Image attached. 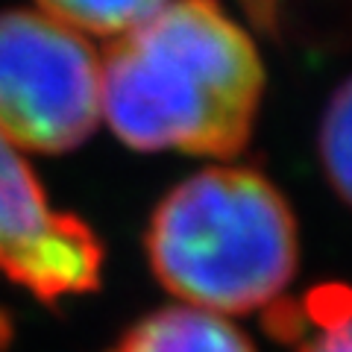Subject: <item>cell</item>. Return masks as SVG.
Listing matches in <instances>:
<instances>
[{
  "instance_id": "ba28073f",
  "label": "cell",
  "mask_w": 352,
  "mask_h": 352,
  "mask_svg": "<svg viewBox=\"0 0 352 352\" xmlns=\"http://www.w3.org/2000/svg\"><path fill=\"white\" fill-rule=\"evenodd\" d=\"M320 162L329 185L352 206V76L332 94L320 124Z\"/></svg>"
},
{
  "instance_id": "7a4b0ae2",
  "label": "cell",
  "mask_w": 352,
  "mask_h": 352,
  "mask_svg": "<svg viewBox=\"0 0 352 352\" xmlns=\"http://www.w3.org/2000/svg\"><path fill=\"white\" fill-rule=\"evenodd\" d=\"M144 247L164 288L214 314L270 308L300 261L288 200L264 173L235 164L206 168L164 194Z\"/></svg>"
},
{
  "instance_id": "52a82bcc",
  "label": "cell",
  "mask_w": 352,
  "mask_h": 352,
  "mask_svg": "<svg viewBox=\"0 0 352 352\" xmlns=\"http://www.w3.org/2000/svg\"><path fill=\"white\" fill-rule=\"evenodd\" d=\"M168 0H38L41 12L80 36H126Z\"/></svg>"
},
{
  "instance_id": "8992f818",
  "label": "cell",
  "mask_w": 352,
  "mask_h": 352,
  "mask_svg": "<svg viewBox=\"0 0 352 352\" xmlns=\"http://www.w3.org/2000/svg\"><path fill=\"white\" fill-rule=\"evenodd\" d=\"M267 326L296 352H352V288L320 285L300 302H273Z\"/></svg>"
},
{
  "instance_id": "5b68a950",
  "label": "cell",
  "mask_w": 352,
  "mask_h": 352,
  "mask_svg": "<svg viewBox=\"0 0 352 352\" xmlns=\"http://www.w3.org/2000/svg\"><path fill=\"white\" fill-rule=\"evenodd\" d=\"M109 352H256V346L223 314L170 305L141 317Z\"/></svg>"
},
{
  "instance_id": "6da1fadb",
  "label": "cell",
  "mask_w": 352,
  "mask_h": 352,
  "mask_svg": "<svg viewBox=\"0 0 352 352\" xmlns=\"http://www.w3.org/2000/svg\"><path fill=\"white\" fill-rule=\"evenodd\" d=\"M264 68L217 0H168L100 59V118L135 150L229 159L258 115Z\"/></svg>"
},
{
  "instance_id": "277c9868",
  "label": "cell",
  "mask_w": 352,
  "mask_h": 352,
  "mask_svg": "<svg viewBox=\"0 0 352 352\" xmlns=\"http://www.w3.org/2000/svg\"><path fill=\"white\" fill-rule=\"evenodd\" d=\"M0 273L47 302L94 291L103 273V247L91 226L50 206L27 159L3 135Z\"/></svg>"
},
{
  "instance_id": "3957f363",
  "label": "cell",
  "mask_w": 352,
  "mask_h": 352,
  "mask_svg": "<svg viewBox=\"0 0 352 352\" xmlns=\"http://www.w3.org/2000/svg\"><path fill=\"white\" fill-rule=\"evenodd\" d=\"M100 120V59L85 36L44 12H0V135L68 153Z\"/></svg>"
}]
</instances>
